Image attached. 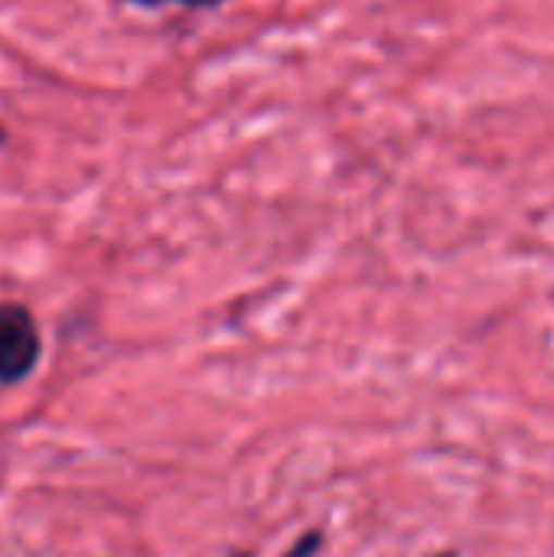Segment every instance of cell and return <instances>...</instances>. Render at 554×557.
<instances>
[{
    "label": "cell",
    "instance_id": "6da1fadb",
    "mask_svg": "<svg viewBox=\"0 0 554 557\" xmlns=\"http://www.w3.org/2000/svg\"><path fill=\"white\" fill-rule=\"evenodd\" d=\"M42 359V336L29 307L0 300V388L26 382Z\"/></svg>",
    "mask_w": 554,
    "mask_h": 557
},
{
    "label": "cell",
    "instance_id": "7a4b0ae2",
    "mask_svg": "<svg viewBox=\"0 0 554 557\" xmlns=\"http://www.w3.org/2000/svg\"><path fill=\"white\" fill-rule=\"evenodd\" d=\"M121 3L144 7V10H160V7H183V10H216V7H222V3H232V0H121Z\"/></svg>",
    "mask_w": 554,
    "mask_h": 557
},
{
    "label": "cell",
    "instance_id": "3957f363",
    "mask_svg": "<svg viewBox=\"0 0 554 557\" xmlns=\"http://www.w3.org/2000/svg\"><path fill=\"white\" fill-rule=\"evenodd\" d=\"M7 140H10V134H7V127H3V124H0V147H3V144H7Z\"/></svg>",
    "mask_w": 554,
    "mask_h": 557
}]
</instances>
